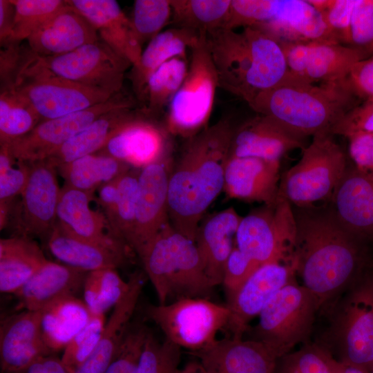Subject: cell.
Wrapping results in <instances>:
<instances>
[{
  "label": "cell",
  "instance_id": "obj_44",
  "mask_svg": "<svg viewBox=\"0 0 373 373\" xmlns=\"http://www.w3.org/2000/svg\"><path fill=\"white\" fill-rule=\"evenodd\" d=\"M171 15L170 0H135L131 20L140 45L149 43L162 32Z\"/></svg>",
  "mask_w": 373,
  "mask_h": 373
},
{
  "label": "cell",
  "instance_id": "obj_23",
  "mask_svg": "<svg viewBox=\"0 0 373 373\" xmlns=\"http://www.w3.org/2000/svg\"><path fill=\"white\" fill-rule=\"evenodd\" d=\"M93 197V192L64 184L61 188L57 205V222L81 238L118 251L134 253L127 243L113 233L104 215L90 207Z\"/></svg>",
  "mask_w": 373,
  "mask_h": 373
},
{
  "label": "cell",
  "instance_id": "obj_2",
  "mask_svg": "<svg viewBox=\"0 0 373 373\" xmlns=\"http://www.w3.org/2000/svg\"><path fill=\"white\" fill-rule=\"evenodd\" d=\"M221 119L187 139L169 180V218L178 232L195 242L207 209L223 191L224 170L234 132Z\"/></svg>",
  "mask_w": 373,
  "mask_h": 373
},
{
  "label": "cell",
  "instance_id": "obj_8",
  "mask_svg": "<svg viewBox=\"0 0 373 373\" xmlns=\"http://www.w3.org/2000/svg\"><path fill=\"white\" fill-rule=\"evenodd\" d=\"M334 136L318 133L312 137L309 146L302 149L299 161L280 177L278 195L297 207L331 200L349 165Z\"/></svg>",
  "mask_w": 373,
  "mask_h": 373
},
{
  "label": "cell",
  "instance_id": "obj_9",
  "mask_svg": "<svg viewBox=\"0 0 373 373\" xmlns=\"http://www.w3.org/2000/svg\"><path fill=\"white\" fill-rule=\"evenodd\" d=\"M320 309L317 297L296 279L264 307L251 339L264 343L278 358L311 341Z\"/></svg>",
  "mask_w": 373,
  "mask_h": 373
},
{
  "label": "cell",
  "instance_id": "obj_29",
  "mask_svg": "<svg viewBox=\"0 0 373 373\" xmlns=\"http://www.w3.org/2000/svg\"><path fill=\"white\" fill-rule=\"evenodd\" d=\"M99 39L94 26L68 3L33 32L27 44L37 56L50 57L67 54Z\"/></svg>",
  "mask_w": 373,
  "mask_h": 373
},
{
  "label": "cell",
  "instance_id": "obj_26",
  "mask_svg": "<svg viewBox=\"0 0 373 373\" xmlns=\"http://www.w3.org/2000/svg\"><path fill=\"white\" fill-rule=\"evenodd\" d=\"M192 354L208 373H272L278 358L260 341L232 337Z\"/></svg>",
  "mask_w": 373,
  "mask_h": 373
},
{
  "label": "cell",
  "instance_id": "obj_55",
  "mask_svg": "<svg viewBox=\"0 0 373 373\" xmlns=\"http://www.w3.org/2000/svg\"><path fill=\"white\" fill-rule=\"evenodd\" d=\"M348 79L361 97H373V56L356 63Z\"/></svg>",
  "mask_w": 373,
  "mask_h": 373
},
{
  "label": "cell",
  "instance_id": "obj_40",
  "mask_svg": "<svg viewBox=\"0 0 373 373\" xmlns=\"http://www.w3.org/2000/svg\"><path fill=\"white\" fill-rule=\"evenodd\" d=\"M41 122L30 103L15 89L0 90V144H11Z\"/></svg>",
  "mask_w": 373,
  "mask_h": 373
},
{
  "label": "cell",
  "instance_id": "obj_17",
  "mask_svg": "<svg viewBox=\"0 0 373 373\" xmlns=\"http://www.w3.org/2000/svg\"><path fill=\"white\" fill-rule=\"evenodd\" d=\"M288 74L309 83L345 80L358 61L368 58L352 46L329 42L281 44Z\"/></svg>",
  "mask_w": 373,
  "mask_h": 373
},
{
  "label": "cell",
  "instance_id": "obj_19",
  "mask_svg": "<svg viewBox=\"0 0 373 373\" xmlns=\"http://www.w3.org/2000/svg\"><path fill=\"white\" fill-rule=\"evenodd\" d=\"M170 136L164 123L148 117L140 108L97 153L141 169L171 155Z\"/></svg>",
  "mask_w": 373,
  "mask_h": 373
},
{
  "label": "cell",
  "instance_id": "obj_50",
  "mask_svg": "<svg viewBox=\"0 0 373 373\" xmlns=\"http://www.w3.org/2000/svg\"><path fill=\"white\" fill-rule=\"evenodd\" d=\"M357 133H373V97L363 99L347 111L332 131L348 138Z\"/></svg>",
  "mask_w": 373,
  "mask_h": 373
},
{
  "label": "cell",
  "instance_id": "obj_12",
  "mask_svg": "<svg viewBox=\"0 0 373 373\" xmlns=\"http://www.w3.org/2000/svg\"><path fill=\"white\" fill-rule=\"evenodd\" d=\"M13 89L30 103L42 121L87 108L113 95L56 75L30 48Z\"/></svg>",
  "mask_w": 373,
  "mask_h": 373
},
{
  "label": "cell",
  "instance_id": "obj_35",
  "mask_svg": "<svg viewBox=\"0 0 373 373\" xmlns=\"http://www.w3.org/2000/svg\"><path fill=\"white\" fill-rule=\"evenodd\" d=\"M48 260L33 238L20 236L1 238V292L15 295Z\"/></svg>",
  "mask_w": 373,
  "mask_h": 373
},
{
  "label": "cell",
  "instance_id": "obj_51",
  "mask_svg": "<svg viewBox=\"0 0 373 373\" xmlns=\"http://www.w3.org/2000/svg\"><path fill=\"white\" fill-rule=\"evenodd\" d=\"M28 49V45H23L22 41H10L1 45L0 90L14 88Z\"/></svg>",
  "mask_w": 373,
  "mask_h": 373
},
{
  "label": "cell",
  "instance_id": "obj_47",
  "mask_svg": "<svg viewBox=\"0 0 373 373\" xmlns=\"http://www.w3.org/2000/svg\"><path fill=\"white\" fill-rule=\"evenodd\" d=\"M149 332L142 323H131L105 373H130L134 370L137 366Z\"/></svg>",
  "mask_w": 373,
  "mask_h": 373
},
{
  "label": "cell",
  "instance_id": "obj_30",
  "mask_svg": "<svg viewBox=\"0 0 373 373\" xmlns=\"http://www.w3.org/2000/svg\"><path fill=\"white\" fill-rule=\"evenodd\" d=\"M128 281L129 287L113 307L94 350L73 373H105L108 369L131 325L144 286L143 275L138 272Z\"/></svg>",
  "mask_w": 373,
  "mask_h": 373
},
{
  "label": "cell",
  "instance_id": "obj_46",
  "mask_svg": "<svg viewBox=\"0 0 373 373\" xmlns=\"http://www.w3.org/2000/svg\"><path fill=\"white\" fill-rule=\"evenodd\" d=\"M321 12L333 43L351 46V23L356 0H309Z\"/></svg>",
  "mask_w": 373,
  "mask_h": 373
},
{
  "label": "cell",
  "instance_id": "obj_62",
  "mask_svg": "<svg viewBox=\"0 0 373 373\" xmlns=\"http://www.w3.org/2000/svg\"><path fill=\"white\" fill-rule=\"evenodd\" d=\"M179 372V371H178Z\"/></svg>",
  "mask_w": 373,
  "mask_h": 373
},
{
  "label": "cell",
  "instance_id": "obj_10",
  "mask_svg": "<svg viewBox=\"0 0 373 373\" xmlns=\"http://www.w3.org/2000/svg\"><path fill=\"white\" fill-rule=\"evenodd\" d=\"M206 35L191 49L186 75L168 106L164 125L171 135L189 139L208 127L219 84Z\"/></svg>",
  "mask_w": 373,
  "mask_h": 373
},
{
  "label": "cell",
  "instance_id": "obj_32",
  "mask_svg": "<svg viewBox=\"0 0 373 373\" xmlns=\"http://www.w3.org/2000/svg\"><path fill=\"white\" fill-rule=\"evenodd\" d=\"M46 242L50 253L62 264L88 273L121 267L132 254L81 238L57 221Z\"/></svg>",
  "mask_w": 373,
  "mask_h": 373
},
{
  "label": "cell",
  "instance_id": "obj_45",
  "mask_svg": "<svg viewBox=\"0 0 373 373\" xmlns=\"http://www.w3.org/2000/svg\"><path fill=\"white\" fill-rule=\"evenodd\" d=\"M180 349L166 338L164 342H159L150 332L137 366V373H178Z\"/></svg>",
  "mask_w": 373,
  "mask_h": 373
},
{
  "label": "cell",
  "instance_id": "obj_41",
  "mask_svg": "<svg viewBox=\"0 0 373 373\" xmlns=\"http://www.w3.org/2000/svg\"><path fill=\"white\" fill-rule=\"evenodd\" d=\"M140 170L132 168L117 178V201L113 233L131 247L133 234Z\"/></svg>",
  "mask_w": 373,
  "mask_h": 373
},
{
  "label": "cell",
  "instance_id": "obj_5",
  "mask_svg": "<svg viewBox=\"0 0 373 373\" xmlns=\"http://www.w3.org/2000/svg\"><path fill=\"white\" fill-rule=\"evenodd\" d=\"M315 342L339 363L373 369V276L362 277L321 307Z\"/></svg>",
  "mask_w": 373,
  "mask_h": 373
},
{
  "label": "cell",
  "instance_id": "obj_53",
  "mask_svg": "<svg viewBox=\"0 0 373 373\" xmlns=\"http://www.w3.org/2000/svg\"><path fill=\"white\" fill-rule=\"evenodd\" d=\"M129 287V281H124L116 269H101V289L93 314H104L122 298Z\"/></svg>",
  "mask_w": 373,
  "mask_h": 373
},
{
  "label": "cell",
  "instance_id": "obj_58",
  "mask_svg": "<svg viewBox=\"0 0 373 373\" xmlns=\"http://www.w3.org/2000/svg\"><path fill=\"white\" fill-rule=\"evenodd\" d=\"M15 19V6L12 0H0V44L12 39Z\"/></svg>",
  "mask_w": 373,
  "mask_h": 373
},
{
  "label": "cell",
  "instance_id": "obj_48",
  "mask_svg": "<svg viewBox=\"0 0 373 373\" xmlns=\"http://www.w3.org/2000/svg\"><path fill=\"white\" fill-rule=\"evenodd\" d=\"M351 46L373 56V0H356L351 23Z\"/></svg>",
  "mask_w": 373,
  "mask_h": 373
},
{
  "label": "cell",
  "instance_id": "obj_43",
  "mask_svg": "<svg viewBox=\"0 0 373 373\" xmlns=\"http://www.w3.org/2000/svg\"><path fill=\"white\" fill-rule=\"evenodd\" d=\"M335 359L315 342L278 357L272 373H333Z\"/></svg>",
  "mask_w": 373,
  "mask_h": 373
},
{
  "label": "cell",
  "instance_id": "obj_57",
  "mask_svg": "<svg viewBox=\"0 0 373 373\" xmlns=\"http://www.w3.org/2000/svg\"><path fill=\"white\" fill-rule=\"evenodd\" d=\"M11 373H72L61 358L54 354L40 357L28 366Z\"/></svg>",
  "mask_w": 373,
  "mask_h": 373
},
{
  "label": "cell",
  "instance_id": "obj_49",
  "mask_svg": "<svg viewBox=\"0 0 373 373\" xmlns=\"http://www.w3.org/2000/svg\"><path fill=\"white\" fill-rule=\"evenodd\" d=\"M260 266L235 245L227 260L223 272L222 284L227 298L236 292Z\"/></svg>",
  "mask_w": 373,
  "mask_h": 373
},
{
  "label": "cell",
  "instance_id": "obj_52",
  "mask_svg": "<svg viewBox=\"0 0 373 373\" xmlns=\"http://www.w3.org/2000/svg\"><path fill=\"white\" fill-rule=\"evenodd\" d=\"M18 162L17 167H11L0 175V218L9 216L15 198L23 191L28 176V166L26 162Z\"/></svg>",
  "mask_w": 373,
  "mask_h": 373
},
{
  "label": "cell",
  "instance_id": "obj_3",
  "mask_svg": "<svg viewBox=\"0 0 373 373\" xmlns=\"http://www.w3.org/2000/svg\"><path fill=\"white\" fill-rule=\"evenodd\" d=\"M206 41L219 87L249 106L288 73L281 44L260 29L247 27L237 32L220 28L207 33Z\"/></svg>",
  "mask_w": 373,
  "mask_h": 373
},
{
  "label": "cell",
  "instance_id": "obj_13",
  "mask_svg": "<svg viewBox=\"0 0 373 373\" xmlns=\"http://www.w3.org/2000/svg\"><path fill=\"white\" fill-rule=\"evenodd\" d=\"M296 222L291 204L281 196L242 217L236 246L260 265L279 262L293 265Z\"/></svg>",
  "mask_w": 373,
  "mask_h": 373
},
{
  "label": "cell",
  "instance_id": "obj_20",
  "mask_svg": "<svg viewBox=\"0 0 373 373\" xmlns=\"http://www.w3.org/2000/svg\"><path fill=\"white\" fill-rule=\"evenodd\" d=\"M293 265L272 262L261 265L231 296L227 307L230 316L227 328L234 338H242L251 320L284 286L296 280Z\"/></svg>",
  "mask_w": 373,
  "mask_h": 373
},
{
  "label": "cell",
  "instance_id": "obj_25",
  "mask_svg": "<svg viewBox=\"0 0 373 373\" xmlns=\"http://www.w3.org/2000/svg\"><path fill=\"white\" fill-rule=\"evenodd\" d=\"M68 3L97 30L100 39L132 67L138 65L142 46L135 34L132 22L115 0H70ZM131 67V68H132Z\"/></svg>",
  "mask_w": 373,
  "mask_h": 373
},
{
  "label": "cell",
  "instance_id": "obj_21",
  "mask_svg": "<svg viewBox=\"0 0 373 373\" xmlns=\"http://www.w3.org/2000/svg\"><path fill=\"white\" fill-rule=\"evenodd\" d=\"M43 311L24 310L8 317L0 327V365L3 373L21 370L37 358L53 354L42 331Z\"/></svg>",
  "mask_w": 373,
  "mask_h": 373
},
{
  "label": "cell",
  "instance_id": "obj_18",
  "mask_svg": "<svg viewBox=\"0 0 373 373\" xmlns=\"http://www.w3.org/2000/svg\"><path fill=\"white\" fill-rule=\"evenodd\" d=\"M171 155L140 170L135 220L131 248L138 256L169 223V180Z\"/></svg>",
  "mask_w": 373,
  "mask_h": 373
},
{
  "label": "cell",
  "instance_id": "obj_39",
  "mask_svg": "<svg viewBox=\"0 0 373 373\" xmlns=\"http://www.w3.org/2000/svg\"><path fill=\"white\" fill-rule=\"evenodd\" d=\"M186 57H174L162 65L149 79L140 107L148 117L157 119L180 88L186 75Z\"/></svg>",
  "mask_w": 373,
  "mask_h": 373
},
{
  "label": "cell",
  "instance_id": "obj_60",
  "mask_svg": "<svg viewBox=\"0 0 373 373\" xmlns=\"http://www.w3.org/2000/svg\"><path fill=\"white\" fill-rule=\"evenodd\" d=\"M178 373H208L200 361H191L186 363L183 368L180 369Z\"/></svg>",
  "mask_w": 373,
  "mask_h": 373
},
{
  "label": "cell",
  "instance_id": "obj_24",
  "mask_svg": "<svg viewBox=\"0 0 373 373\" xmlns=\"http://www.w3.org/2000/svg\"><path fill=\"white\" fill-rule=\"evenodd\" d=\"M280 161L251 157H229L224 189L231 198L269 205L277 199Z\"/></svg>",
  "mask_w": 373,
  "mask_h": 373
},
{
  "label": "cell",
  "instance_id": "obj_1",
  "mask_svg": "<svg viewBox=\"0 0 373 373\" xmlns=\"http://www.w3.org/2000/svg\"><path fill=\"white\" fill-rule=\"evenodd\" d=\"M292 209L293 266L321 308L363 277L367 246L343 227L327 204Z\"/></svg>",
  "mask_w": 373,
  "mask_h": 373
},
{
  "label": "cell",
  "instance_id": "obj_4",
  "mask_svg": "<svg viewBox=\"0 0 373 373\" xmlns=\"http://www.w3.org/2000/svg\"><path fill=\"white\" fill-rule=\"evenodd\" d=\"M363 99L349 79L309 83L288 73L274 88L257 96L249 106L305 140L330 133L345 114Z\"/></svg>",
  "mask_w": 373,
  "mask_h": 373
},
{
  "label": "cell",
  "instance_id": "obj_42",
  "mask_svg": "<svg viewBox=\"0 0 373 373\" xmlns=\"http://www.w3.org/2000/svg\"><path fill=\"white\" fill-rule=\"evenodd\" d=\"M15 6V19L12 39L27 40L39 28L64 9L63 0H12Z\"/></svg>",
  "mask_w": 373,
  "mask_h": 373
},
{
  "label": "cell",
  "instance_id": "obj_33",
  "mask_svg": "<svg viewBox=\"0 0 373 373\" xmlns=\"http://www.w3.org/2000/svg\"><path fill=\"white\" fill-rule=\"evenodd\" d=\"M204 34L173 27L162 31L148 43L138 65L131 68L129 76L140 107L151 75L167 61L176 57H186V50L192 49Z\"/></svg>",
  "mask_w": 373,
  "mask_h": 373
},
{
  "label": "cell",
  "instance_id": "obj_11",
  "mask_svg": "<svg viewBox=\"0 0 373 373\" xmlns=\"http://www.w3.org/2000/svg\"><path fill=\"white\" fill-rule=\"evenodd\" d=\"M146 314L162 331L165 338L191 352L203 350L227 327L230 311L203 298H184L171 303L149 305Z\"/></svg>",
  "mask_w": 373,
  "mask_h": 373
},
{
  "label": "cell",
  "instance_id": "obj_22",
  "mask_svg": "<svg viewBox=\"0 0 373 373\" xmlns=\"http://www.w3.org/2000/svg\"><path fill=\"white\" fill-rule=\"evenodd\" d=\"M334 216L362 242L373 241V181L349 164L331 200Z\"/></svg>",
  "mask_w": 373,
  "mask_h": 373
},
{
  "label": "cell",
  "instance_id": "obj_37",
  "mask_svg": "<svg viewBox=\"0 0 373 373\" xmlns=\"http://www.w3.org/2000/svg\"><path fill=\"white\" fill-rule=\"evenodd\" d=\"M90 316L86 304L77 298L57 302L44 310L43 335L51 352L64 349L75 334L87 323Z\"/></svg>",
  "mask_w": 373,
  "mask_h": 373
},
{
  "label": "cell",
  "instance_id": "obj_6",
  "mask_svg": "<svg viewBox=\"0 0 373 373\" xmlns=\"http://www.w3.org/2000/svg\"><path fill=\"white\" fill-rule=\"evenodd\" d=\"M159 304L171 297L204 298L214 287L194 241L168 223L139 256Z\"/></svg>",
  "mask_w": 373,
  "mask_h": 373
},
{
  "label": "cell",
  "instance_id": "obj_56",
  "mask_svg": "<svg viewBox=\"0 0 373 373\" xmlns=\"http://www.w3.org/2000/svg\"><path fill=\"white\" fill-rule=\"evenodd\" d=\"M117 178L104 184L98 189V202L110 227L113 221L117 201Z\"/></svg>",
  "mask_w": 373,
  "mask_h": 373
},
{
  "label": "cell",
  "instance_id": "obj_7",
  "mask_svg": "<svg viewBox=\"0 0 373 373\" xmlns=\"http://www.w3.org/2000/svg\"><path fill=\"white\" fill-rule=\"evenodd\" d=\"M239 27L260 29L280 44L333 43L321 12L309 0H231L227 28Z\"/></svg>",
  "mask_w": 373,
  "mask_h": 373
},
{
  "label": "cell",
  "instance_id": "obj_14",
  "mask_svg": "<svg viewBox=\"0 0 373 373\" xmlns=\"http://www.w3.org/2000/svg\"><path fill=\"white\" fill-rule=\"evenodd\" d=\"M37 57L56 75L111 95L124 89L125 73L132 67L101 39L65 55Z\"/></svg>",
  "mask_w": 373,
  "mask_h": 373
},
{
  "label": "cell",
  "instance_id": "obj_34",
  "mask_svg": "<svg viewBox=\"0 0 373 373\" xmlns=\"http://www.w3.org/2000/svg\"><path fill=\"white\" fill-rule=\"evenodd\" d=\"M139 109V106H123L105 113L45 160L57 167L99 152Z\"/></svg>",
  "mask_w": 373,
  "mask_h": 373
},
{
  "label": "cell",
  "instance_id": "obj_38",
  "mask_svg": "<svg viewBox=\"0 0 373 373\" xmlns=\"http://www.w3.org/2000/svg\"><path fill=\"white\" fill-rule=\"evenodd\" d=\"M175 27L208 33L224 28L231 0H170Z\"/></svg>",
  "mask_w": 373,
  "mask_h": 373
},
{
  "label": "cell",
  "instance_id": "obj_16",
  "mask_svg": "<svg viewBox=\"0 0 373 373\" xmlns=\"http://www.w3.org/2000/svg\"><path fill=\"white\" fill-rule=\"evenodd\" d=\"M26 163L28 166L27 182L19 202L11 212L15 214L16 236L46 240L57 221L61 191L58 172L47 160Z\"/></svg>",
  "mask_w": 373,
  "mask_h": 373
},
{
  "label": "cell",
  "instance_id": "obj_61",
  "mask_svg": "<svg viewBox=\"0 0 373 373\" xmlns=\"http://www.w3.org/2000/svg\"><path fill=\"white\" fill-rule=\"evenodd\" d=\"M371 373H373V369H372V370Z\"/></svg>",
  "mask_w": 373,
  "mask_h": 373
},
{
  "label": "cell",
  "instance_id": "obj_31",
  "mask_svg": "<svg viewBox=\"0 0 373 373\" xmlns=\"http://www.w3.org/2000/svg\"><path fill=\"white\" fill-rule=\"evenodd\" d=\"M242 218L233 207H229L200 224L195 243L213 287L222 283L224 266L235 246L233 241Z\"/></svg>",
  "mask_w": 373,
  "mask_h": 373
},
{
  "label": "cell",
  "instance_id": "obj_59",
  "mask_svg": "<svg viewBox=\"0 0 373 373\" xmlns=\"http://www.w3.org/2000/svg\"><path fill=\"white\" fill-rule=\"evenodd\" d=\"M333 373H370L368 371L355 366H351L335 360Z\"/></svg>",
  "mask_w": 373,
  "mask_h": 373
},
{
  "label": "cell",
  "instance_id": "obj_36",
  "mask_svg": "<svg viewBox=\"0 0 373 373\" xmlns=\"http://www.w3.org/2000/svg\"><path fill=\"white\" fill-rule=\"evenodd\" d=\"M132 169L126 163L109 155L93 153L57 166L64 184L88 192L111 182Z\"/></svg>",
  "mask_w": 373,
  "mask_h": 373
},
{
  "label": "cell",
  "instance_id": "obj_28",
  "mask_svg": "<svg viewBox=\"0 0 373 373\" xmlns=\"http://www.w3.org/2000/svg\"><path fill=\"white\" fill-rule=\"evenodd\" d=\"M304 140L269 117L258 115L234 130L229 157H251L280 161L284 154L303 149Z\"/></svg>",
  "mask_w": 373,
  "mask_h": 373
},
{
  "label": "cell",
  "instance_id": "obj_15",
  "mask_svg": "<svg viewBox=\"0 0 373 373\" xmlns=\"http://www.w3.org/2000/svg\"><path fill=\"white\" fill-rule=\"evenodd\" d=\"M133 106H139L135 95L123 89L106 101L87 108L44 120L10 144L14 159L19 162L45 160L105 113L119 107Z\"/></svg>",
  "mask_w": 373,
  "mask_h": 373
},
{
  "label": "cell",
  "instance_id": "obj_27",
  "mask_svg": "<svg viewBox=\"0 0 373 373\" xmlns=\"http://www.w3.org/2000/svg\"><path fill=\"white\" fill-rule=\"evenodd\" d=\"M88 272L48 260L15 294L19 306L44 311L57 302L77 298Z\"/></svg>",
  "mask_w": 373,
  "mask_h": 373
},
{
  "label": "cell",
  "instance_id": "obj_54",
  "mask_svg": "<svg viewBox=\"0 0 373 373\" xmlns=\"http://www.w3.org/2000/svg\"><path fill=\"white\" fill-rule=\"evenodd\" d=\"M348 139L352 165L362 175L373 181V133H357Z\"/></svg>",
  "mask_w": 373,
  "mask_h": 373
}]
</instances>
